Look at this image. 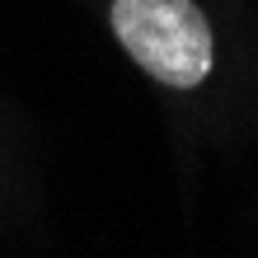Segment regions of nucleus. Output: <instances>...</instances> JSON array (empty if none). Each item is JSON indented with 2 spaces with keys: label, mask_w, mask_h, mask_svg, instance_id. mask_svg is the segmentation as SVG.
Instances as JSON below:
<instances>
[{
  "label": "nucleus",
  "mask_w": 258,
  "mask_h": 258,
  "mask_svg": "<svg viewBox=\"0 0 258 258\" xmlns=\"http://www.w3.org/2000/svg\"><path fill=\"white\" fill-rule=\"evenodd\" d=\"M113 33L160 85L192 89L211 75V24L192 0H113Z\"/></svg>",
  "instance_id": "f257e3e1"
}]
</instances>
